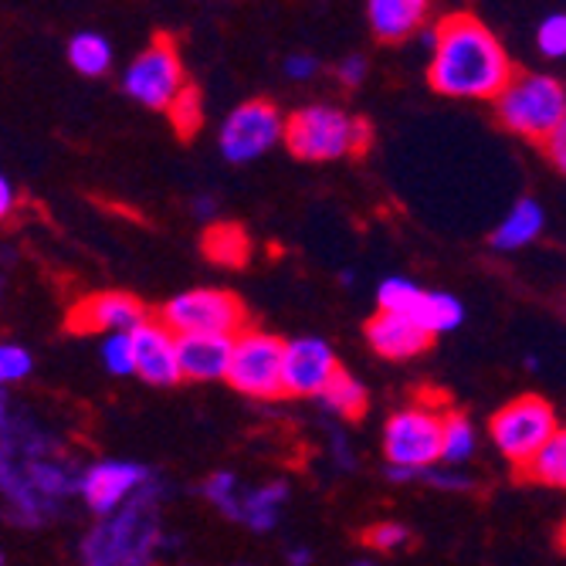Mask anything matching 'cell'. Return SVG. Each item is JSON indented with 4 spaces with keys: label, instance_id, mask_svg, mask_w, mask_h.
<instances>
[{
    "label": "cell",
    "instance_id": "1",
    "mask_svg": "<svg viewBox=\"0 0 566 566\" xmlns=\"http://www.w3.org/2000/svg\"><path fill=\"white\" fill-rule=\"evenodd\" d=\"M78 475L82 469L65 441L28 410L11 407L0 421V499L8 502V520L24 530L51 523L62 502L78 495Z\"/></svg>",
    "mask_w": 566,
    "mask_h": 566
},
{
    "label": "cell",
    "instance_id": "2",
    "mask_svg": "<svg viewBox=\"0 0 566 566\" xmlns=\"http://www.w3.org/2000/svg\"><path fill=\"white\" fill-rule=\"evenodd\" d=\"M512 78V62L495 34L472 14H454L438 28L431 85L451 98H495Z\"/></svg>",
    "mask_w": 566,
    "mask_h": 566
},
{
    "label": "cell",
    "instance_id": "3",
    "mask_svg": "<svg viewBox=\"0 0 566 566\" xmlns=\"http://www.w3.org/2000/svg\"><path fill=\"white\" fill-rule=\"evenodd\" d=\"M164 485L149 479L123 509L102 516L78 546L82 566H153L167 549L164 516H160Z\"/></svg>",
    "mask_w": 566,
    "mask_h": 566
},
{
    "label": "cell",
    "instance_id": "4",
    "mask_svg": "<svg viewBox=\"0 0 566 566\" xmlns=\"http://www.w3.org/2000/svg\"><path fill=\"white\" fill-rule=\"evenodd\" d=\"M282 139L298 160L326 164L346 153H364L370 146V123L353 119L333 106H308L282 123Z\"/></svg>",
    "mask_w": 566,
    "mask_h": 566
},
{
    "label": "cell",
    "instance_id": "5",
    "mask_svg": "<svg viewBox=\"0 0 566 566\" xmlns=\"http://www.w3.org/2000/svg\"><path fill=\"white\" fill-rule=\"evenodd\" d=\"M495 102L502 126L533 143H546L549 133L566 126V92L549 75H512Z\"/></svg>",
    "mask_w": 566,
    "mask_h": 566
},
{
    "label": "cell",
    "instance_id": "6",
    "mask_svg": "<svg viewBox=\"0 0 566 566\" xmlns=\"http://www.w3.org/2000/svg\"><path fill=\"white\" fill-rule=\"evenodd\" d=\"M441 418L434 407H403L384 428V454L390 482H410L418 472L434 469L441 454Z\"/></svg>",
    "mask_w": 566,
    "mask_h": 566
},
{
    "label": "cell",
    "instance_id": "7",
    "mask_svg": "<svg viewBox=\"0 0 566 566\" xmlns=\"http://www.w3.org/2000/svg\"><path fill=\"white\" fill-rule=\"evenodd\" d=\"M556 431H559L556 407L539 394H523L516 400H509L489 421L492 444L512 469H523Z\"/></svg>",
    "mask_w": 566,
    "mask_h": 566
},
{
    "label": "cell",
    "instance_id": "8",
    "mask_svg": "<svg viewBox=\"0 0 566 566\" xmlns=\"http://www.w3.org/2000/svg\"><path fill=\"white\" fill-rule=\"evenodd\" d=\"M174 336H238L248 323L244 302L224 289H187L157 316Z\"/></svg>",
    "mask_w": 566,
    "mask_h": 566
},
{
    "label": "cell",
    "instance_id": "9",
    "mask_svg": "<svg viewBox=\"0 0 566 566\" xmlns=\"http://www.w3.org/2000/svg\"><path fill=\"white\" fill-rule=\"evenodd\" d=\"M282 356L285 343L262 329H241L231 343L228 384L251 400H275L282 390Z\"/></svg>",
    "mask_w": 566,
    "mask_h": 566
},
{
    "label": "cell",
    "instance_id": "10",
    "mask_svg": "<svg viewBox=\"0 0 566 566\" xmlns=\"http://www.w3.org/2000/svg\"><path fill=\"white\" fill-rule=\"evenodd\" d=\"M126 92L146 109H167L184 88V69L170 38H157L143 55L126 69Z\"/></svg>",
    "mask_w": 566,
    "mask_h": 566
},
{
    "label": "cell",
    "instance_id": "11",
    "mask_svg": "<svg viewBox=\"0 0 566 566\" xmlns=\"http://www.w3.org/2000/svg\"><path fill=\"white\" fill-rule=\"evenodd\" d=\"M282 139V116L272 102H244L238 106L221 129V153L231 164H251L269 153Z\"/></svg>",
    "mask_w": 566,
    "mask_h": 566
},
{
    "label": "cell",
    "instance_id": "12",
    "mask_svg": "<svg viewBox=\"0 0 566 566\" xmlns=\"http://www.w3.org/2000/svg\"><path fill=\"white\" fill-rule=\"evenodd\" d=\"M149 479H153V472L146 465H139V461L106 458V461H95V465L82 469L78 495L102 520V516H109V512L123 509Z\"/></svg>",
    "mask_w": 566,
    "mask_h": 566
},
{
    "label": "cell",
    "instance_id": "13",
    "mask_svg": "<svg viewBox=\"0 0 566 566\" xmlns=\"http://www.w3.org/2000/svg\"><path fill=\"white\" fill-rule=\"evenodd\" d=\"M339 370L333 346L319 336H302L285 343L282 356V390L285 397H319Z\"/></svg>",
    "mask_w": 566,
    "mask_h": 566
},
{
    "label": "cell",
    "instance_id": "14",
    "mask_svg": "<svg viewBox=\"0 0 566 566\" xmlns=\"http://www.w3.org/2000/svg\"><path fill=\"white\" fill-rule=\"evenodd\" d=\"M143 319H146V308L136 295H129V292H95V295L78 298L69 308L65 326L78 336H92V333L113 336V333L136 329Z\"/></svg>",
    "mask_w": 566,
    "mask_h": 566
},
{
    "label": "cell",
    "instance_id": "15",
    "mask_svg": "<svg viewBox=\"0 0 566 566\" xmlns=\"http://www.w3.org/2000/svg\"><path fill=\"white\" fill-rule=\"evenodd\" d=\"M129 343H133V377H143L153 387L180 384L177 336L160 319L146 316L136 329H129Z\"/></svg>",
    "mask_w": 566,
    "mask_h": 566
},
{
    "label": "cell",
    "instance_id": "16",
    "mask_svg": "<svg viewBox=\"0 0 566 566\" xmlns=\"http://www.w3.org/2000/svg\"><path fill=\"white\" fill-rule=\"evenodd\" d=\"M234 336H177V367L180 380L211 384L228 377Z\"/></svg>",
    "mask_w": 566,
    "mask_h": 566
},
{
    "label": "cell",
    "instance_id": "17",
    "mask_svg": "<svg viewBox=\"0 0 566 566\" xmlns=\"http://www.w3.org/2000/svg\"><path fill=\"white\" fill-rule=\"evenodd\" d=\"M285 502H289V485L285 482H265V485H254V489L238 485L231 505L221 512V516L241 523L251 533H269V530L279 526Z\"/></svg>",
    "mask_w": 566,
    "mask_h": 566
},
{
    "label": "cell",
    "instance_id": "18",
    "mask_svg": "<svg viewBox=\"0 0 566 566\" xmlns=\"http://www.w3.org/2000/svg\"><path fill=\"white\" fill-rule=\"evenodd\" d=\"M367 343L384 359H415L431 346V336L415 319L397 313H377L367 323Z\"/></svg>",
    "mask_w": 566,
    "mask_h": 566
},
{
    "label": "cell",
    "instance_id": "19",
    "mask_svg": "<svg viewBox=\"0 0 566 566\" xmlns=\"http://www.w3.org/2000/svg\"><path fill=\"white\" fill-rule=\"evenodd\" d=\"M370 24L384 41H403L415 34L428 14V0H367Z\"/></svg>",
    "mask_w": 566,
    "mask_h": 566
},
{
    "label": "cell",
    "instance_id": "20",
    "mask_svg": "<svg viewBox=\"0 0 566 566\" xmlns=\"http://www.w3.org/2000/svg\"><path fill=\"white\" fill-rule=\"evenodd\" d=\"M543 228H546L543 208H539L536 200L523 197V200L516 203V208H512V211L502 218V224L492 231V248H495V251H520V248L533 244V241L543 234Z\"/></svg>",
    "mask_w": 566,
    "mask_h": 566
},
{
    "label": "cell",
    "instance_id": "21",
    "mask_svg": "<svg viewBox=\"0 0 566 566\" xmlns=\"http://www.w3.org/2000/svg\"><path fill=\"white\" fill-rule=\"evenodd\" d=\"M407 319H415L431 339L441 336V333H451L461 326V319H465V305H461L454 295L448 292H418L415 305H410Z\"/></svg>",
    "mask_w": 566,
    "mask_h": 566
},
{
    "label": "cell",
    "instance_id": "22",
    "mask_svg": "<svg viewBox=\"0 0 566 566\" xmlns=\"http://www.w3.org/2000/svg\"><path fill=\"white\" fill-rule=\"evenodd\" d=\"M319 400H323V407L329 410V415H336V418H343V421H359V418L367 415L370 394H367V387L359 384L353 374H346V370L339 367V370L333 374V380L323 387Z\"/></svg>",
    "mask_w": 566,
    "mask_h": 566
},
{
    "label": "cell",
    "instance_id": "23",
    "mask_svg": "<svg viewBox=\"0 0 566 566\" xmlns=\"http://www.w3.org/2000/svg\"><path fill=\"white\" fill-rule=\"evenodd\" d=\"M479 451V434L475 424L465 415H444L441 418V454L438 461H444L448 469H458L472 461Z\"/></svg>",
    "mask_w": 566,
    "mask_h": 566
},
{
    "label": "cell",
    "instance_id": "24",
    "mask_svg": "<svg viewBox=\"0 0 566 566\" xmlns=\"http://www.w3.org/2000/svg\"><path fill=\"white\" fill-rule=\"evenodd\" d=\"M526 479L539 482V485H549V489H563L566 485V434L556 431L526 465L520 469Z\"/></svg>",
    "mask_w": 566,
    "mask_h": 566
},
{
    "label": "cell",
    "instance_id": "25",
    "mask_svg": "<svg viewBox=\"0 0 566 566\" xmlns=\"http://www.w3.org/2000/svg\"><path fill=\"white\" fill-rule=\"evenodd\" d=\"M248 248H251V241L238 224H214L208 234H203V254L228 269H238L248 262Z\"/></svg>",
    "mask_w": 566,
    "mask_h": 566
},
{
    "label": "cell",
    "instance_id": "26",
    "mask_svg": "<svg viewBox=\"0 0 566 566\" xmlns=\"http://www.w3.org/2000/svg\"><path fill=\"white\" fill-rule=\"evenodd\" d=\"M69 59H72V65L82 75L95 78V75H106L109 72V65H113V48H109L106 38H98V34H75L72 44H69Z\"/></svg>",
    "mask_w": 566,
    "mask_h": 566
},
{
    "label": "cell",
    "instance_id": "27",
    "mask_svg": "<svg viewBox=\"0 0 566 566\" xmlns=\"http://www.w3.org/2000/svg\"><path fill=\"white\" fill-rule=\"evenodd\" d=\"M421 285H415L410 279H384L380 289H377V305H380V313H397V316H407L410 313V305H415Z\"/></svg>",
    "mask_w": 566,
    "mask_h": 566
},
{
    "label": "cell",
    "instance_id": "28",
    "mask_svg": "<svg viewBox=\"0 0 566 566\" xmlns=\"http://www.w3.org/2000/svg\"><path fill=\"white\" fill-rule=\"evenodd\" d=\"M34 370V356L18 343H0V390L21 384Z\"/></svg>",
    "mask_w": 566,
    "mask_h": 566
},
{
    "label": "cell",
    "instance_id": "29",
    "mask_svg": "<svg viewBox=\"0 0 566 566\" xmlns=\"http://www.w3.org/2000/svg\"><path fill=\"white\" fill-rule=\"evenodd\" d=\"M102 364L113 377H133V343H129V333H113L102 339Z\"/></svg>",
    "mask_w": 566,
    "mask_h": 566
},
{
    "label": "cell",
    "instance_id": "30",
    "mask_svg": "<svg viewBox=\"0 0 566 566\" xmlns=\"http://www.w3.org/2000/svg\"><path fill=\"white\" fill-rule=\"evenodd\" d=\"M167 109H170V119L180 129V136L197 133V126H200V92L193 85H184Z\"/></svg>",
    "mask_w": 566,
    "mask_h": 566
},
{
    "label": "cell",
    "instance_id": "31",
    "mask_svg": "<svg viewBox=\"0 0 566 566\" xmlns=\"http://www.w3.org/2000/svg\"><path fill=\"white\" fill-rule=\"evenodd\" d=\"M364 543H367L370 549L394 553V549H400V546L410 543V530L400 526V523H377V526H370V530L364 533Z\"/></svg>",
    "mask_w": 566,
    "mask_h": 566
},
{
    "label": "cell",
    "instance_id": "32",
    "mask_svg": "<svg viewBox=\"0 0 566 566\" xmlns=\"http://www.w3.org/2000/svg\"><path fill=\"white\" fill-rule=\"evenodd\" d=\"M539 51L546 59H563L566 51V18L553 14L539 24Z\"/></svg>",
    "mask_w": 566,
    "mask_h": 566
},
{
    "label": "cell",
    "instance_id": "33",
    "mask_svg": "<svg viewBox=\"0 0 566 566\" xmlns=\"http://www.w3.org/2000/svg\"><path fill=\"white\" fill-rule=\"evenodd\" d=\"M238 485H241V479L234 472H214L208 482H203V499H208L218 512H224L228 502L234 499Z\"/></svg>",
    "mask_w": 566,
    "mask_h": 566
},
{
    "label": "cell",
    "instance_id": "34",
    "mask_svg": "<svg viewBox=\"0 0 566 566\" xmlns=\"http://www.w3.org/2000/svg\"><path fill=\"white\" fill-rule=\"evenodd\" d=\"M415 479H421V482H428L434 489H444V492H472L475 489V479L472 475H461L454 469H424ZM415 479H410V482H415Z\"/></svg>",
    "mask_w": 566,
    "mask_h": 566
},
{
    "label": "cell",
    "instance_id": "35",
    "mask_svg": "<svg viewBox=\"0 0 566 566\" xmlns=\"http://www.w3.org/2000/svg\"><path fill=\"white\" fill-rule=\"evenodd\" d=\"M316 59L313 55H292L289 62H285V75L289 78H295V82H305V78H313L316 75Z\"/></svg>",
    "mask_w": 566,
    "mask_h": 566
},
{
    "label": "cell",
    "instance_id": "36",
    "mask_svg": "<svg viewBox=\"0 0 566 566\" xmlns=\"http://www.w3.org/2000/svg\"><path fill=\"white\" fill-rule=\"evenodd\" d=\"M543 146H546V153H549L553 167L563 170V167H566V126H559L556 133H549V139H546Z\"/></svg>",
    "mask_w": 566,
    "mask_h": 566
},
{
    "label": "cell",
    "instance_id": "37",
    "mask_svg": "<svg viewBox=\"0 0 566 566\" xmlns=\"http://www.w3.org/2000/svg\"><path fill=\"white\" fill-rule=\"evenodd\" d=\"M364 75H367V62L359 59V55L339 62V78H343L346 85H359V82H364Z\"/></svg>",
    "mask_w": 566,
    "mask_h": 566
},
{
    "label": "cell",
    "instance_id": "38",
    "mask_svg": "<svg viewBox=\"0 0 566 566\" xmlns=\"http://www.w3.org/2000/svg\"><path fill=\"white\" fill-rule=\"evenodd\" d=\"M11 214H14V187L4 174H0V221H8Z\"/></svg>",
    "mask_w": 566,
    "mask_h": 566
},
{
    "label": "cell",
    "instance_id": "39",
    "mask_svg": "<svg viewBox=\"0 0 566 566\" xmlns=\"http://www.w3.org/2000/svg\"><path fill=\"white\" fill-rule=\"evenodd\" d=\"M193 211H197L200 218H211V214H218V203H214L211 197H197V200H193Z\"/></svg>",
    "mask_w": 566,
    "mask_h": 566
},
{
    "label": "cell",
    "instance_id": "40",
    "mask_svg": "<svg viewBox=\"0 0 566 566\" xmlns=\"http://www.w3.org/2000/svg\"><path fill=\"white\" fill-rule=\"evenodd\" d=\"M289 563H292V566H308V563H313V549L295 546V549L289 553Z\"/></svg>",
    "mask_w": 566,
    "mask_h": 566
},
{
    "label": "cell",
    "instance_id": "41",
    "mask_svg": "<svg viewBox=\"0 0 566 566\" xmlns=\"http://www.w3.org/2000/svg\"><path fill=\"white\" fill-rule=\"evenodd\" d=\"M11 407H14V400L8 397V390H0V421L11 415Z\"/></svg>",
    "mask_w": 566,
    "mask_h": 566
},
{
    "label": "cell",
    "instance_id": "42",
    "mask_svg": "<svg viewBox=\"0 0 566 566\" xmlns=\"http://www.w3.org/2000/svg\"><path fill=\"white\" fill-rule=\"evenodd\" d=\"M349 566H374V563H349Z\"/></svg>",
    "mask_w": 566,
    "mask_h": 566
},
{
    "label": "cell",
    "instance_id": "43",
    "mask_svg": "<svg viewBox=\"0 0 566 566\" xmlns=\"http://www.w3.org/2000/svg\"><path fill=\"white\" fill-rule=\"evenodd\" d=\"M0 566H8V563H4V553H0Z\"/></svg>",
    "mask_w": 566,
    "mask_h": 566
}]
</instances>
